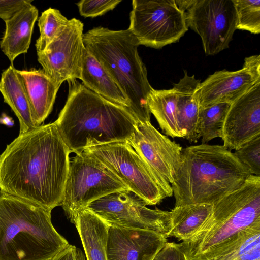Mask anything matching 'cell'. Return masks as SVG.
Segmentation results:
<instances>
[{"label":"cell","mask_w":260,"mask_h":260,"mask_svg":"<svg viewBox=\"0 0 260 260\" xmlns=\"http://www.w3.org/2000/svg\"><path fill=\"white\" fill-rule=\"evenodd\" d=\"M13 119L5 113H2L0 116V124L5 125L11 127L14 125Z\"/></svg>","instance_id":"obj_35"},{"label":"cell","mask_w":260,"mask_h":260,"mask_svg":"<svg viewBox=\"0 0 260 260\" xmlns=\"http://www.w3.org/2000/svg\"><path fill=\"white\" fill-rule=\"evenodd\" d=\"M148 168L170 184L176 178L182 147L156 129L150 121H137L126 141Z\"/></svg>","instance_id":"obj_13"},{"label":"cell","mask_w":260,"mask_h":260,"mask_svg":"<svg viewBox=\"0 0 260 260\" xmlns=\"http://www.w3.org/2000/svg\"><path fill=\"white\" fill-rule=\"evenodd\" d=\"M128 189L113 192L89 203L87 208L109 226L146 230L167 238L172 228L170 212L151 209Z\"/></svg>","instance_id":"obj_10"},{"label":"cell","mask_w":260,"mask_h":260,"mask_svg":"<svg viewBox=\"0 0 260 260\" xmlns=\"http://www.w3.org/2000/svg\"><path fill=\"white\" fill-rule=\"evenodd\" d=\"M83 152L101 162L147 205L173 196L170 183L154 173L126 141L89 147Z\"/></svg>","instance_id":"obj_7"},{"label":"cell","mask_w":260,"mask_h":260,"mask_svg":"<svg viewBox=\"0 0 260 260\" xmlns=\"http://www.w3.org/2000/svg\"><path fill=\"white\" fill-rule=\"evenodd\" d=\"M260 82V55L246 57L242 69L218 71L198 86L194 96L199 109L215 104H231Z\"/></svg>","instance_id":"obj_14"},{"label":"cell","mask_w":260,"mask_h":260,"mask_svg":"<svg viewBox=\"0 0 260 260\" xmlns=\"http://www.w3.org/2000/svg\"><path fill=\"white\" fill-rule=\"evenodd\" d=\"M234 153L251 175L260 176V135L244 143Z\"/></svg>","instance_id":"obj_29"},{"label":"cell","mask_w":260,"mask_h":260,"mask_svg":"<svg viewBox=\"0 0 260 260\" xmlns=\"http://www.w3.org/2000/svg\"><path fill=\"white\" fill-rule=\"evenodd\" d=\"M31 2L30 1L4 21L6 28L0 48L12 63L19 55L26 53L29 48L38 16V10Z\"/></svg>","instance_id":"obj_18"},{"label":"cell","mask_w":260,"mask_h":260,"mask_svg":"<svg viewBox=\"0 0 260 260\" xmlns=\"http://www.w3.org/2000/svg\"><path fill=\"white\" fill-rule=\"evenodd\" d=\"M184 13L188 27L201 37L206 55L229 48L236 30L233 0H194Z\"/></svg>","instance_id":"obj_11"},{"label":"cell","mask_w":260,"mask_h":260,"mask_svg":"<svg viewBox=\"0 0 260 260\" xmlns=\"http://www.w3.org/2000/svg\"><path fill=\"white\" fill-rule=\"evenodd\" d=\"M212 204H188L175 207L170 212L172 228L167 235L186 241L203 225L209 216Z\"/></svg>","instance_id":"obj_23"},{"label":"cell","mask_w":260,"mask_h":260,"mask_svg":"<svg viewBox=\"0 0 260 260\" xmlns=\"http://www.w3.org/2000/svg\"><path fill=\"white\" fill-rule=\"evenodd\" d=\"M51 260H85V256L80 249L69 245Z\"/></svg>","instance_id":"obj_33"},{"label":"cell","mask_w":260,"mask_h":260,"mask_svg":"<svg viewBox=\"0 0 260 260\" xmlns=\"http://www.w3.org/2000/svg\"><path fill=\"white\" fill-rule=\"evenodd\" d=\"M207 260H260V223L248 228Z\"/></svg>","instance_id":"obj_25"},{"label":"cell","mask_w":260,"mask_h":260,"mask_svg":"<svg viewBox=\"0 0 260 260\" xmlns=\"http://www.w3.org/2000/svg\"><path fill=\"white\" fill-rule=\"evenodd\" d=\"M230 104L219 103L199 109V133L202 144L221 138L223 122Z\"/></svg>","instance_id":"obj_26"},{"label":"cell","mask_w":260,"mask_h":260,"mask_svg":"<svg viewBox=\"0 0 260 260\" xmlns=\"http://www.w3.org/2000/svg\"><path fill=\"white\" fill-rule=\"evenodd\" d=\"M74 224L81 238L87 260H107L106 246L109 225L96 214L84 208Z\"/></svg>","instance_id":"obj_22"},{"label":"cell","mask_w":260,"mask_h":260,"mask_svg":"<svg viewBox=\"0 0 260 260\" xmlns=\"http://www.w3.org/2000/svg\"><path fill=\"white\" fill-rule=\"evenodd\" d=\"M194 0H175L178 8L184 13L191 6Z\"/></svg>","instance_id":"obj_34"},{"label":"cell","mask_w":260,"mask_h":260,"mask_svg":"<svg viewBox=\"0 0 260 260\" xmlns=\"http://www.w3.org/2000/svg\"><path fill=\"white\" fill-rule=\"evenodd\" d=\"M167 242V238L152 231L109 226L107 260H152Z\"/></svg>","instance_id":"obj_16"},{"label":"cell","mask_w":260,"mask_h":260,"mask_svg":"<svg viewBox=\"0 0 260 260\" xmlns=\"http://www.w3.org/2000/svg\"><path fill=\"white\" fill-rule=\"evenodd\" d=\"M86 49L103 66L120 87L137 121H150L148 98L153 89L138 52L137 40L128 29L111 30L94 27L83 34Z\"/></svg>","instance_id":"obj_5"},{"label":"cell","mask_w":260,"mask_h":260,"mask_svg":"<svg viewBox=\"0 0 260 260\" xmlns=\"http://www.w3.org/2000/svg\"><path fill=\"white\" fill-rule=\"evenodd\" d=\"M194 75L189 76L186 71L179 81L174 85L177 94V120L182 138L196 143L200 138L199 133V106L194 96L200 83Z\"/></svg>","instance_id":"obj_19"},{"label":"cell","mask_w":260,"mask_h":260,"mask_svg":"<svg viewBox=\"0 0 260 260\" xmlns=\"http://www.w3.org/2000/svg\"><path fill=\"white\" fill-rule=\"evenodd\" d=\"M260 135V82L230 104L221 132L223 146L236 150Z\"/></svg>","instance_id":"obj_15"},{"label":"cell","mask_w":260,"mask_h":260,"mask_svg":"<svg viewBox=\"0 0 260 260\" xmlns=\"http://www.w3.org/2000/svg\"><path fill=\"white\" fill-rule=\"evenodd\" d=\"M125 189L121 181L101 162L82 152L70 161L61 206L74 223L77 214L89 203Z\"/></svg>","instance_id":"obj_8"},{"label":"cell","mask_w":260,"mask_h":260,"mask_svg":"<svg viewBox=\"0 0 260 260\" xmlns=\"http://www.w3.org/2000/svg\"><path fill=\"white\" fill-rule=\"evenodd\" d=\"M69 20L56 9L49 8L44 11L38 20L40 36L35 44L37 52L44 51Z\"/></svg>","instance_id":"obj_27"},{"label":"cell","mask_w":260,"mask_h":260,"mask_svg":"<svg viewBox=\"0 0 260 260\" xmlns=\"http://www.w3.org/2000/svg\"><path fill=\"white\" fill-rule=\"evenodd\" d=\"M67 100L54 121L70 153L127 141L137 121L124 108L86 88L77 79L68 81Z\"/></svg>","instance_id":"obj_2"},{"label":"cell","mask_w":260,"mask_h":260,"mask_svg":"<svg viewBox=\"0 0 260 260\" xmlns=\"http://www.w3.org/2000/svg\"><path fill=\"white\" fill-rule=\"evenodd\" d=\"M51 212L0 191V260H51L66 248Z\"/></svg>","instance_id":"obj_4"},{"label":"cell","mask_w":260,"mask_h":260,"mask_svg":"<svg viewBox=\"0 0 260 260\" xmlns=\"http://www.w3.org/2000/svg\"><path fill=\"white\" fill-rule=\"evenodd\" d=\"M237 14L236 29L260 33V1L233 0Z\"/></svg>","instance_id":"obj_28"},{"label":"cell","mask_w":260,"mask_h":260,"mask_svg":"<svg viewBox=\"0 0 260 260\" xmlns=\"http://www.w3.org/2000/svg\"><path fill=\"white\" fill-rule=\"evenodd\" d=\"M223 145L201 144L182 149L172 183L175 207L213 203L241 187L251 175Z\"/></svg>","instance_id":"obj_3"},{"label":"cell","mask_w":260,"mask_h":260,"mask_svg":"<svg viewBox=\"0 0 260 260\" xmlns=\"http://www.w3.org/2000/svg\"><path fill=\"white\" fill-rule=\"evenodd\" d=\"M30 1L29 0H0V18L4 21L9 19Z\"/></svg>","instance_id":"obj_32"},{"label":"cell","mask_w":260,"mask_h":260,"mask_svg":"<svg viewBox=\"0 0 260 260\" xmlns=\"http://www.w3.org/2000/svg\"><path fill=\"white\" fill-rule=\"evenodd\" d=\"M0 92L4 101L17 117L19 134H22L36 127L27 94L20 76L13 65L3 71L0 79Z\"/></svg>","instance_id":"obj_21"},{"label":"cell","mask_w":260,"mask_h":260,"mask_svg":"<svg viewBox=\"0 0 260 260\" xmlns=\"http://www.w3.org/2000/svg\"><path fill=\"white\" fill-rule=\"evenodd\" d=\"M151 114L162 132L172 138H182L177 120V94L174 87L169 89H153L148 98Z\"/></svg>","instance_id":"obj_24"},{"label":"cell","mask_w":260,"mask_h":260,"mask_svg":"<svg viewBox=\"0 0 260 260\" xmlns=\"http://www.w3.org/2000/svg\"><path fill=\"white\" fill-rule=\"evenodd\" d=\"M129 30L139 45L155 49L176 43L188 30L175 0H133Z\"/></svg>","instance_id":"obj_9"},{"label":"cell","mask_w":260,"mask_h":260,"mask_svg":"<svg viewBox=\"0 0 260 260\" xmlns=\"http://www.w3.org/2000/svg\"><path fill=\"white\" fill-rule=\"evenodd\" d=\"M80 80L86 88L104 99L124 108L130 113L129 102L125 95L103 66L86 49L82 63Z\"/></svg>","instance_id":"obj_20"},{"label":"cell","mask_w":260,"mask_h":260,"mask_svg":"<svg viewBox=\"0 0 260 260\" xmlns=\"http://www.w3.org/2000/svg\"><path fill=\"white\" fill-rule=\"evenodd\" d=\"M70 153L55 122L19 134L0 155V191L51 211L61 205Z\"/></svg>","instance_id":"obj_1"},{"label":"cell","mask_w":260,"mask_h":260,"mask_svg":"<svg viewBox=\"0 0 260 260\" xmlns=\"http://www.w3.org/2000/svg\"><path fill=\"white\" fill-rule=\"evenodd\" d=\"M260 223V176L251 175L239 188L212 204L201 228L181 243L188 260H207Z\"/></svg>","instance_id":"obj_6"},{"label":"cell","mask_w":260,"mask_h":260,"mask_svg":"<svg viewBox=\"0 0 260 260\" xmlns=\"http://www.w3.org/2000/svg\"><path fill=\"white\" fill-rule=\"evenodd\" d=\"M83 23L73 18L47 46L37 52L42 69L57 85L80 79L86 48L83 42Z\"/></svg>","instance_id":"obj_12"},{"label":"cell","mask_w":260,"mask_h":260,"mask_svg":"<svg viewBox=\"0 0 260 260\" xmlns=\"http://www.w3.org/2000/svg\"><path fill=\"white\" fill-rule=\"evenodd\" d=\"M17 72L28 99L34 124L38 127L51 112L60 86L42 69Z\"/></svg>","instance_id":"obj_17"},{"label":"cell","mask_w":260,"mask_h":260,"mask_svg":"<svg viewBox=\"0 0 260 260\" xmlns=\"http://www.w3.org/2000/svg\"><path fill=\"white\" fill-rule=\"evenodd\" d=\"M121 2L120 0H82L76 4L81 16L94 18L113 10Z\"/></svg>","instance_id":"obj_30"},{"label":"cell","mask_w":260,"mask_h":260,"mask_svg":"<svg viewBox=\"0 0 260 260\" xmlns=\"http://www.w3.org/2000/svg\"><path fill=\"white\" fill-rule=\"evenodd\" d=\"M152 260H188L181 243L167 242Z\"/></svg>","instance_id":"obj_31"}]
</instances>
